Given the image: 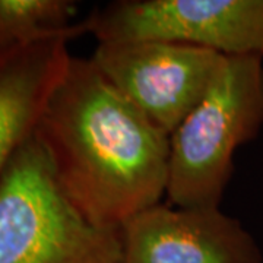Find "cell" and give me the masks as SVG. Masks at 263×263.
Segmentation results:
<instances>
[{
    "mask_svg": "<svg viewBox=\"0 0 263 263\" xmlns=\"http://www.w3.org/2000/svg\"><path fill=\"white\" fill-rule=\"evenodd\" d=\"M84 21L98 43L164 40L263 59V0H117Z\"/></svg>",
    "mask_w": 263,
    "mask_h": 263,
    "instance_id": "277c9868",
    "label": "cell"
},
{
    "mask_svg": "<svg viewBox=\"0 0 263 263\" xmlns=\"http://www.w3.org/2000/svg\"><path fill=\"white\" fill-rule=\"evenodd\" d=\"M120 262V231L91 224L70 203L32 135L0 179V263Z\"/></svg>",
    "mask_w": 263,
    "mask_h": 263,
    "instance_id": "3957f363",
    "label": "cell"
},
{
    "mask_svg": "<svg viewBox=\"0 0 263 263\" xmlns=\"http://www.w3.org/2000/svg\"><path fill=\"white\" fill-rule=\"evenodd\" d=\"M226 56L164 40L98 43L91 62L120 94L164 133L202 101Z\"/></svg>",
    "mask_w": 263,
    "mask_h": 263,
    "instance_id": "5b68a950",
    "label": "cell"
},
{
    "mask_svg": "<svg viewBox=\"0 0 263 263\" xmlns=\"http://www.w3.org/2000/svg\"><path fill=\"white\" fill-rule=\"evenodd\" d=\"M73 0H0V56L48 38L88 34Z\"/></svg>",
    "mask_w": 263,
    "mask_h": 263,
    "instance_id": "ba28073f",
    "label": "cell"
},
{
    "mask_svg": "<svg viewBox=\"0 0 263 263\" xmlns=\"http://www.w3.org/2000/svg\"><path fill=\"white\" fill-rule=\"evenodd\" d=\"M63 37L48 38L0 56V179L16 151L34 135L70 53Z\"/></svg>",
    "mask_w": 263,
    "mask_h": 263,
    "instance_id": "52a82bcc",
    "label": "cell"
},
{
    "mask_svg": "<svg viewBox=\"0 0 263 263\" xmlns=\"http://www.w3.org/2000/svg\"><path fill=\"white\" fill-rule=\"evenodd\" d=\"M34 136L65 196L94 226L119 230L165 196L170 136L91 59L70 56Z\"/></svg>",
    "mask_w": 263,
    "mask_h": 263,
    "instance_id": "6da1fadb",
    "label": "cell"
},
{
    "mask_svg": "<svg viewBox=\"0 0 263 263\" xmlns=\"http://www.w3.org/2000/svg\"><path fill=\"white\" fill-rule=\"evenodd\" d=\"M120 263H263L254 237L219 208L157 203L120 228Z\"/></svg>",
    "mask_w": 263,
    "mask_h": 263,
    "instance_id": "8992f818",
    "label": "cell"
},
{
    "mask_svg": "<svg viewBox=\"0 0 263 263\" xmlns=\"http://www.w3.org/2000/svg\"><path fill=\"white\" fill-rule=\"evenodd\" d=\"M262 127L263 59L226 56L202 101L170 136V205L219 208L235 151Z\"/></svg>",
    "mask_w": 263,
    "mask_h": 263,
    "instance_id": "7a4b0ae2",
    "label": "cell"
}]
</instances>
